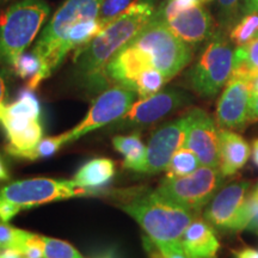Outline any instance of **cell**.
<instances>
[{"instance_id":"1","label":"cell","mask_w":258,"mask_h":258,"mask_svg":"<svg viewBox=\"0 0 258 258\" xmlns=\"http://www.w3.org/2000/svg\"><path fill=\"white\" fill-rule=\"evenodd\" d=\"M154 14L151 0L133 2L90 43L77 50L74 62L83 83L96 90L105 86L109 83L105 74L109 61L150 23Z\"/></svg>"},{"instance_id":"2","label":"cell","mask_w":258,"mask_h":258,"mask_svg":"<svg viewBox=\"0 0 258 258\" xmlns=\"http://www.w3.org/2000/svg\"><path fill=\"white\" fill-rule=\"evenodd\" d=\"M157 245H180V238L194 221V213L170 201L156 190L122 206Z\"/></svg>"},{"instance_id":"3","label":"cell","mask_w":258,"mask_h":258,"mask_svg":"<svg viewBox=\"0 0 258 258\" xmlns=\"http://www.w3.org/2000/svg\"><path fill=\"white\" fill-rule=\"evenodd\" d=\"M103 0H66L46 25L35 44L34 53L41 61L40 73L28 82V89L35 90L61 63L59 51L71 29L82 22L98 17Z\"/></svg>"},{"instance_id":"4","label":"cell","mask_w":258,"mask_h":258,"mask_svg":"<svg viewBox=\"0 0 258 258\" xmlns=\"http://www.w3.org/2000/svg\"><path fill=\"white\" fill-rule=\"evenodd\" d=\"M128 44L148 66L163 73L167 80L176 77L192 57L189 44L177 37L156 14Z\"/></svg>"},{"instance_id":"5","label":"cell","mask_w":258,"mask_h":258,"mask_svg":"<svg viewBox=\"0 0 258 258\" xmlns=\"http://www.w3.org/2000/svg\"><path fill=\"white\" fill-rule=\"evenodd\" d=\"M49 15L44 0H21L0 18V63L12 66L30 46Z\"/></svg>"},{"instance_id":"6","label":"cell","mask_w":258,"mask_h":258,"mask_svg":"<svg viewBox=\"0 0 258 258\" xmlns=\"http://www.w3.org/2000/svg\"><path fill=\"white\" fill-rule=\"evenodd\" d=\"M92 194L74 180L30 178L17 180L0 189V220L9 222L22 209Z\"/></svg>"},{"instance_id":"7","label":"cell","mask_w":258,"mask_h":258,"mask_svg":"<svg viewBox=\"0 0 258 258\" xmlns=\"http://www.w3.org/2000/svg\"><path fill=\"white\" fill-rule=\"evenodd\" d=\"M0 123L8 138L6 151L14 157L23 158L43 139L41 105L32 90H24L18 99L0 108Z\"/></svg>"},{"instance_id":"8","label":"cell","mask_w":258,"mask_h":258,"mask_svg":"<svg viewBox=\"0 0 258 258\" xmlns=\"http://www.w3.org/2000/svg\"><path fill=\"white\" fill-rule=\"evenodd\" d=\"M233 55L234 50L224 34L215 32L186 76L192 91L205 98L217 96L230 79Z\"/></svg>"},{"instance_id":"9","label":"cell","mask_w":258,"mask_h":258,"mask_svg":"<svg viewBox=\"0 0 258 258\" xmlns=\"http://www.w3.org/2000/svg\"><path fill=\"white\" fill-rule=\"evenodd\" d=\"M224 178L219 167L201 165L190 175L165 177L156 191L188 211L198 213L220 190Z\"/></svg>"},{"instance_id":"10","label":"cell","mask_w":258,"mask_h":258,"mask_svg":"<svg viewBox=\"0 0 258 258\" xmlns=\"http://www.w3.org/2000/svg\"><path fill=\"white\" fill-rule=\"evenodd\" d=\"M137 96V92L121 84H115L106 89L92 103L85 118L72 131L63 133L66 144L78 140L106 124L115 123L132 108Z\"/></svg>"},{"instance_id":"11","label":"cell","mask_w":258,"mask_h":258,"mask_svg":"<svg viewBox=\"0 0 258 258\" xmlns=\"http://www.w3.org/2000/svg\"><path fill=\"white\" fill-rule=\"evenodd\" d=\"M188 102L189 96L185 92L176 89L160 90L152 96L134 102L124 116L115 122V129L147 127L176 111Z\"/></svg>"},{"instance_id":"12","label":"cell","mask_w":258,"mask_h":258,"mask_svg":"<svg viewBox=\"0 0 258 258\" xmlns=\"http://www.w3.org/2000/svg\"><path fill=\"white\" fill-rule=\"evenodd\" d=\"M188 116L186 114L157 129L146 146V158L141 173H154L166 171L173 154L184 146Z\"/></svg>"},{"instance_id":"13","label":"cell","mask_w":258,"mask_h":258,"mask_svg":"<svg viewBox=\"0 0 258 258\" xmlns=\"http://www.w3.org/2000/svg\"><path fill=\"white\" fill-rule=\"evenodd\" d=\"M184 147L191 150L201 165L219 167L220 132L217 122L202 109H191L188 114Z\"/></svg>"},{"instance_id":"14","label":"cell","mask_w":258,"mask_h":258,"mask_svg":"<svg viewBox=\"0 0 258 258\" xmlns=\"http://www.w3.org/2000/svg\"><path fill=\"white\" fill-rule=\"evenodd\" d=\"M251 80L231 77L217 106V123L222 129H243L249 122Z\"/></svg>"},{"instance_id":"15","label":"cell","mask_w":258,"mask_h":258,"mask_svg":"<svg viewBox=\"0 0 258 258\" xmlns=\"http://www.w3.org/2000/svg\"><path fill=\"white\" fill-rule=\"evenodd\" d=\"M249 180H237L219 190L207 205L205 219L214 227L232 231L233 224L247 198Z\"/></svg>"},{"instance_id":"16","label":"cell","mask_w":258,"mask_h":258,"mask_svg":"<svg viewBox=\"0 0 258 258\" xmlns=\"http://www.w3.org/2000/svg\"><path fill=\"white\" fill-rule=\"evenodd\" d=\"M163 22L177 37L189 46L201 43L215 34L214 19L203 6L184 10Z\"/></svg>"},{"instance_id":"17","label":"cell","mask_w":258,"mask_h":258,"mask_svg":"<svg viewBox=\"0 0 258 258\" xmlns=\"http://www.w3.org/2000/svg\"><path fill=\"white\" fill-rule=\"evenodd\" d=\"M180 246L186 258H217L220 241L211 224L194 219L180 238Z\"/></svg>"},{"instance_id":"18","label":"cell","mask_w":258,"mask_h":258,"mask_svg":"<svg viewBox=\"0 0 258 258\" xmlns=\"http://www.w3.org/2000/svg\"><path fill=\"white\" fill-rule=\"evenodd\" d=\"M251 156V148L247 141L230 129L220 131L219 146V169L225 177L233 176L244 167Z\"/></svg>"},{"instance_id":"19","label":"cell","mask_w":258,"mask_h":258,"mask_svg":"<svg viewBox=\"0 0 258 258\" xmlns=\"http://www.w3.org/2000/svg\"><path fill=\"white\" fill-rule=\"evenodd\" d=\"M115 175V163L108 158H95L77 171L74 183L93 192V189L108 184Z\"/></svg>"},{"instance_id":"20","label":"cell","mask_w":258,"mask_h":258,"mask_svg":"<svg viewBox=\"0 0 258 258\" xmlns=\"http://www.w3.org/2000/svg\"><path fill=\"white\" fill-rule=\"evenodd\" d=\"M114 147L123 156V166L125 169L140 172L146 158V146H145L138 134L116 137L112 139Z\"/></svg>"},{"instance_id":"21","label":"cell","mask_w":258,"mask_h":258,"mask_svg":"<svg viewBox=\"0 0 258 258\" xmlns=\"http://www.w3.org/2000/svg\"><path fill=\"white\" fill-rule=\"evenodd\" d=\"M258 76V37L241 47H237L233 55L231 77L252 80ZM230 77V78H231Z\"/></svg>"},{"instance_id":"22","label":"cell","mask_w":258,"mask_h":258,"mask_svg":"<svg viewBox=\"0 0 258 258\" xmlns=\"http://www.w3.org/2000/svg\"><path fill=\"white\" fill-rule=\"evenodd\" d=\"M30 240L40 249L43 258H84L73 245L64 240L31 233Z\"/></svg>"},{"instance_id":"23","label":"cell","mask_w":258,"mask_h":258,"mask_svg":"<svg viewBox=\"0 0 258 258\" xmlns=\"http://www.w3.org/2000/svg\"><path fill=\"white\" fill-rule=\"evenodd\" d=\"M166 82H169V80L158 70L146 69L139 74L131 89L137 92V95L140 98H146V97L159 92Z\"/></svg>"},{"instance_id":"24","label":"cell","mask_w":258,"mask_h":258,"mask_svg":"<svg viewBox=\"0 0 258 258\" xmlns=\"http://www.w3.org/2000/svg\"><path fill=\"white\" fill-rule=\"evenodd\" d=\"M201 166L198 156L186 147H180L173 154L166 169V177H183L190 175Z\"/></svg>"},{"instance_id":"25","label":"cell","mask_w":258,"mask_h":258,"mask_svg":"<svg viewBox=\"0 0 258 258\" xmlns=\"http://www.w3.org/2000/svg\"><path fill=\"white\" fill-rule=\"evenodd\" d=\"M258 35V12H246L231 29L230 40L237 47L247 44Z\"/></svg>"},{"instance_id":"26","label":"cell","mask_w":258,"mask_h":258,"mask_svg":"<svg viewBox=\"0 0 258 258\" xmlns=\"http://www.w3.org/2000/svg\"><path fill=\"white\" fill-rule=\"evenodd\" d=\"M232 231H249L258 235V198L251 192L245 200Z\"/></svg>"},{"instance_id":"27","label":"cell","mask_w":258,"mask_h":258,"mask_svg":"<svg viewBox=\"0 0 258 258\" xmlns=\"http://www.w3.org/2000/svg\"><path fill=\"white\" fill-rule=\"evenodd\" d=\"M30 232L19 230L0 220V249L15 250L19 252L27 244Z\"/></svg>"},{"instance_id":"28","label":"cell","mask_w":258,"mask_h":258,"mask_svg":"<svg viewBox=\"0 0 258 258\" xmlns=\"http://www.w3.org/2000/svg\"><path fill=\"white\" fill-rule=\"evenodd\" d=\"M64 144H66L64 134L56 135V137L43 138L32 150L25 153L23 158L29 160H37L41 159V158H48L55 154L60 150V147H62Z\"/></svg>"},{"instance_id":"29","label":"cell","mask_w":258,"mask_h":258,"mask_svg":"<svg viewBox=\"0 0 258 258\" xmlns=\"http://www.w3.org/2000/svg\"><path fill=\"white\" fill-rule=\"evenodd\" d=\"M15 73L22 79H34L40 73L41 61L34 51L23 53L12 64Z\"/></svg>"},{"instance_id":"30","label":"cell","mask_w":258,"mask_h":258,"mask_svg":"<svg viewBox=\"0 0 258 258\" xmlns=\"http://www.w3.org/2000/svg\"><path fill=\"white\" fill-rule=\"evenodd\" d=\"M213 2V0H167L163 8L156 11V16L160 19H167L179 14V12L192 8H199L205 4Z\"/></svg>"},{"instance_id":"31","label":"cell","mask_w":258,"mask_h":258,"mask_svg":"<svg viewBox=\"0 0 258 258\" xmlns=\"http://www.w3.org/2000/svg\"><path fill=\"white\" fill-rule=\"evenodd\" d=\"M133 2L134 0H103L97 18L105 28L117 16H120L124 10H127Z\"/></svg>"},{"instance_id":"32","label":"cell","mask_w":258,"mask_h":258,"mask_svg":"<svg viewBox=\"0 0 258 258\" xmlns=\"http://www.w3.org/2000/svg\"><path fill=\"white\" fill-rule=\"evenodd\" d=\"M144 246L150 258H186L180 245H157L144 237Z\"/></svg>"},{"instance_id":"33","label":"cell","mask_w":258,"mask_h":258,"mask_svg":"<svg viewBox=\"0 0 258 258\" xmlns=\"http://www.w3.org/2000/svg\"><path fill=\"white\" fill-rule=\"evenodd\" d=\"M220 21L224 25H231L237 17L240 0H217Z\"/></svg>"},{"instance_id":"34","label":"cell","mask_w":258,"mask_h":258,"mask_svg":"<svg viewBox=\"0 0 258 258\" xmlns=\"http://www.w3.org/2000/svg\"><path fill=\"white\" fill-rule=\"evenodd\" d=\"M234 258H258V250L253 247H243L233 251Z\"/></svg>"},{"instance_id":"35","label":"cell","mask_w":258,"mask_h":258,"mask_svg":"<svg viewBox=\"0 0 258 258\" xmlns=\"http://www.w3.org/2000/svg\"><path fill=\"white\" fill-rule=\"evenodd\" d=\"M249 122H258V97L251 98Z\"/></svg>"},{"instance_id":"36","label":"cell","mask_w":258,"mask_h":258,"mask_svg":"<svg viewBox=\"0 0 258 258\" xmlns=\"http://www.w3.org/2000/svg\"><path fill=\"white\" fill-rule=\"evenodd\" d=\"M6 95V80L4 71L0 69V108L4 104V99Z\"/></svg>"},{"instance_id":"37","label":"cell","mask_w":258,"mask_h":258,"mask_svg":"<svg viewBox=\"0 0 258 258\" xmlns=\"http://www.w3.org/2000/svg\"><path fill=\"white\" fill-rule=\"evenodd\" d=\"M244 12H258V0H244Z\"/></svg>"},{"instance_id":"38","label":"cell","mask_w":258,"mask_h":258,"mask_svg":"<svg viewBox=\"0 0 258 258\" xmlns=\"http://www.w3.org/2000/svg\"><path fill=\"white\" fill-rule=\"evenodd\" d=\"M251 157H252L253 164L258 167V139L253 140L252 143V151H251Z\"/></svg>"},{"instance_id":"39","label":"cell","mask_w":258,"mask_h":258,"mask_svg":"<svg viewBox=\"0 0 258 258\" xmlns=\"http://www.w3.org/2000/svg\"><path fill=\"white\" fill-rule=\"evenodd\" d=\"M9 178V171L6 169L5 163L3 161L2 157H0V180H5Z\"/></svg>"},{"instance_id":"40","label":"cell","mask_w":258,"mask_h":258,"mask_svg":"<svg viewBox=\"0 0 258 258\" xmlns=\"http://www.w3.org/2000/svg\"><path fill=\"white\" fill-rule=\"evenodd\" d=\"M258 97V76L251 80V98Z\"/></svg>"},{"instance_id":"41","label":"cell","mask_w":258,"mask_h":258,"mask_svg":"<svg viewBox=\"0 0 258 258\" xmlns=\"http://www.w3.org/2000/svg\"><path fill=\"white\" fill-rule=\"evenodd\" d=\"M253 194H254V195H256L257 196V198H258V183H257V185H256V188H254L253 189V191H252Z\"/></svg>"},{"instance_id":"42","label":"cell","mask_w":258,"mask_h":258,"mask_svg":"<svg viewBox=\"0 0 258 258\" xmlns=\"http://www.w3.org/2000/svg\"><path fill=\"white\" fill-rule=\"evenodd\" d=\"M104 258H109V257H104Z\"/></svg>"},{"instance_id":"43","label":"cell","mask_w":258,"mask_h":258,"mask_svg":"<svg viewBox=\"0 0 258 258\" xmlns=\"http://www.w3.org/2000/svg\"><path fill=\"white\" fill-rule=\"evenodd\" d=\"M257 37H258V35H257Z\"/></svg>"}]
</instances>
